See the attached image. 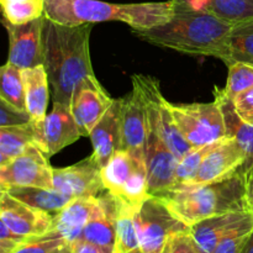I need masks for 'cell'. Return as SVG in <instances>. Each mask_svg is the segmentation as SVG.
<instances>
[{
  "label": "cell",
  "mask_w": 253,
  "mask_h": 253,
  "mask_svg": "<svg viewBox=\"0 0 253 253\" xmlns=\"http://www.w3.org/2000/svg\"><path fill=\"white\" fill-rule=\"evenodd\" d=\"M235 111L246 123L253 125V88L241 91L232 98Z\"/></svg>",
  "instance_id": "obj_36"
},
{
  "label": "cell",
  "mask_w": 253,
  "mask_h": 253,
  "mask_svg": "<svg viewBox=\"0 0 253 253\" xmlns=\"http://www.w3.org/2000/svg\"><path fill=\"white\" fill-rule=\"evenodd\" d=\"M175 6L205 12L230 24L253 19V0H170Z\"/></svg>",
  "instance_id": "obj_22"
},
{
  "label": "cell",
  "mask_w": 253,
  "mask_h": 253,
  "mask_svg": "<svg viewBox=\"0 0 253 253\" xmlns=\"http://www.w3.org/2000/svg\"><path fill=\"white\" fill-rule=\"evenodd\" d=\"M53 169L48 157L30 145L24 153L0 167V190L10 187L53 188Z\"/></svg>",
  "instance_id": "obj_8"
},
{
  "label": "cell",
  "mask_w": 253,
  "mask_h": 253,
  "mask_svg": "<svg viewBox=\"0 0 253 253\" xmlns=\"http://www.w3.org/2000/svg\"><path fill=\"white\" fill-rule=\"evenodd\" d=\"M216 145L217 142L202 146V147H193L189 152H187L180 158L177 166V170H175V182H177L175 188L189 184L194 179L204 158Z\"/></svg>",
  "instance_id": "obj_30"
},
{
  "label": "cell",
  "mask_w": 253,
  "mask_h": 253,
  "mask_svg": "<svg viewBox=\"0 0 253 253\" xmlns=\"http://www.w3.org/2000/svg\"><path fill=\"white\" fill-rule=\"evenodd\" d=\"M0 1H7V0H0Z\"/></svg>",
  "instance_id": "obj_42"
},
{
  "label": "cell",
  "mask_w": 253,
  "mask_h": 253,
  "mask_svg": "<svg viewBox=\"0 0 253 253\" xmlns=\"http://www.w3.org/2000/svg\"><path fill=\"white\" fill-rule=\"evenodd\" d=\"M32 126L35 145L47 157H52L83 136L71 108L62 103H53L51 113L43 120L32 123Z\"/></svg>",
  "instance_id": "obj_9"
},
{
  "label": "cell",
  "mask_w": 253,
  "mask_h": 253,
  "mask_svg": "<svg viewBox=\"0 0 253 253\" xmlns=\"http://www.w3.org/2000/svg\"><path fill=\"white\" fill-rule=\"evenodd\" d=\"M158 198L189 227L216 215L249 210L246 179L242 174L208 184L183 185Z\"/></svg>",
  "instance_id": "obj_4"
},
{
  "label": "cell",
  "mask_w": 253,
  "mask_h": 253,
  "mask_svg": "<svg viewBox=\"0 0 253 253\" xmlns=\"http://www.w3.org/2000/svg\"><path fill=\"white\" fill-rule=\"evenodd\" d=\"M91 24L61 25L44 16L43 67L48 76L53 103L69 106L76 86L94 76L90 61Z\"/></svg>",
  "instance_id": "obj_1"
},
{
  "label": "cell",
  "mask_w": 253,
  "mask_h": 253,
  "mask_svg": "<svg viewBox=\"0 0 253 253\" xmlns=\"http://www.w3.org/2000/svg\"><path fill=\"white\" fill-rule=\"evenodd\" d=\"M67 244V240L59 232L52 230L42 236L29 237L12 253H53Z\"/></svg>",
  "instance_id": "obj_31"
},
{
  "label": "cell",
  "mask_w": 253,
  "mask_h": 253,
  "mask_svg": "<svg viewBox=\"0 0 253 253\" xmlns=\"http://www.w3.org/2000/svg\"><path fill=\"white\" fill-rule=\"evenodd\" d=\"M29 237L15 234L5 224L0 222V253H12Z\"/></svg>",
  "instance_id": "obj_37"
},
{
  "label": "cell",
  "mask_w": 253,
  "mask_h": 253,
  "mask_svg": "<svg viewBox=\"0 0 253 253\" xmlns=\"http://www.w3.org/2000/svg\"><path fill=\"white\" fill-rule=\"evenodd\" d=\"M30 145H35L32 123L29 125L0 127V167L24 153Z\"/></svg>",
  "instance_id": "obj_25"
},
{
  "label": "cell",
  "mask_w": 253,
  "mask_h": 253,
  "mask_svg": "<svg viewBox=\"0 0 253 253\" xmlns=\"http://www.w3.org/2000/svg\"><path fill=\"white\" fill-rule=\"evenodd\" d=\"M246 155L234 137H225L204 158L194 179L187 185L208 184L244 174Z\"/></svg>",
  "instance_id": "obj_12"
},
{
  "label": "cell",
  "mask_w": 253,
  "mask_h": 253,
  "mask_svg": "<svg viewBox=\"0 0 253 253\" xmlns=\"http://www.w3.org/2000/svg\"><path fill=\"white\" fill-rule=\"evenodd\" d=\"M53 253H73V252H72L71 244H67V245H64L63 247H61V249H58L56 252H53Z\"/></svg>",
  "instance_id": "obj_41"
},
{
  "label": "cell",
  "mask_w": 253,
  "mask_h": 253,
  "mask_svg": "<svg viewBox=\"0 0 253 253\" xmlns=\"http://www.w3.org/2000/svg\"><path fill=\"white\" fill-rule=\"evenodd\" d=\"M253 88V66L246 63H234L229 66V77L224 90L230 98L241 91Z\"/></svg>",
  "instance_id": "obj_32"
},
{
  "label": "cell",
  "mask_w": 253,
  "mask_h": 253,
  "mask_svg": "<svg viewBox=\"0 0 253 253\" xmlns=\"http://www.w3.org/2000/svg\"><path fill=\"white\" fill-rule=\"evenodd\" d=\"M44 15L22 25H12L2 21L9 35L7 62L20 69H29L43 64Z\"/></svg>",
  "instance_id": "obj_13"
},
{
  "label": "cell",
  "mask_w": 253,
  "mask_h": 253,
  "mask_svg": "<svg viewBox=\"0 0 253 253\" xmlns=\"http://www.w3.org/2000/svg\"><path fill=\"white\" fill-rule=\"evenodd\" d=\"M132 83L140 86L145 98L150 130L167 145L178 160H180L193 147L178 130L170 111L169 101L166 100L161 91L160 82L150 76L135 74L132 76Z\"/></svg>",
  "instance_id": "obj_6"
},
{
  "label": "cell",
  "mask_w": 253,
  "mask_h": 253,
  "mask_svg": "<svg viewBox=\"0 0 253 253\" xmlns=\"http://www.w3.org/2000/svg\"><path fill=\"white\" fill-rule=\"evenodd\" d=\"M114 101L115 99L106 93L95 74L84 78L76 86L69 108L84 137H89L94 126L105 115Z\"/></svg>",
  "instance_id": "obj_11"
},
{
  "label": "cell",
  "mask_w": 253,
  "mask_h": 253,
  "mask_svg": "<svg viewBox=\"0 0 253 253\" xmlns=\"http://www.w3.org/2000/svg\"><path fill=\"white\" fill-rule=\"evenodd\" d=\"M135 158L127 151L120 150L113 156L108 165L101 168V177L106 192L110 193L113 197H118L128 178L132 174L136 163Z\"/></svg>",
  "instance_id": "obj_27"
},
{
  "label": "cell",
  "mask_w": 253,
  "mask_h": 253,
  "mask_svg": "<svg viewBox=\"0 0 253 253\" xmlns=\"http://www.w3.org/2000/svg\"><path fill=\"white\" fill-rule=\"evenodd\" d=\"M241 253H253V231L251 232V235H250L249 240H247L246 245H245Z\"/></svg>",
  "instance_id": "obj_40"
},
{
  "label": "cell",
  "mask_w": 253,
  "mask_h": 253,
  "mask_svg": "<svg viewBox=\"0 0 253 253\" xmlns=\"http://www.w3.org/2000/svg\"><path fill=\"white\" fill-rule=\"evenodd\" d=\"M0 2L2 7V21L9 24H27L43 16L44 0H7Z\"/></svg>",
  "instance_id": "obj_29"
},
{
  "label": "cell",
  "mask_w": 253,
  "mask_h": 253,
  "mask_svg": "<svg viewBox=\"0 0 253 253\" xmlns=\"http://www.w3.org/2000/svg\"><path fill=\"white\" fill-rule=\"evenodd\" d=\"M234 63L253 66V19L239 22L232 26L227 44V67Z\"/></svg>",
  "instance_id": "obj_26"
},
{
  "label": "cell",
  "mask_w": 253,
  "mask_h": 253,
  "mask_svg": "<svg viewBox=\"0 0 253 253\" xmlns=\"http://www.w3.org/2000/svg\"><path fill=\"white\" fill-rule=\"evenodd\" d=\"M53 188L71 198L99 197L106 192L101 168L93 156L69 167L54 168Z\"/></svg>",
  "instance_id": "obj_15"
},
{
  "label": "cell",
  "mask_w": 253,
  "mask_h": 253,
  "mask_svg": "<svg viewBox=\"0 0 253 253\" xmlns=\"http://www.w3.org/2000/svg\"><path fill=\"white\" fill-rule=\"evenodd\" d=\"M253 231V215L217 244L211 253H241Z\"/></svg>",
  "instance_id": "obj_33"
},
{
  "label": "cell",
  "mask_w": 253,
  "mask_h": 253,
  "mask_svg": "<svg viewBox=\"0 0 253 253\" xmlns=\"http://www.w3.org/2000/svg\"><path fill=\"white\" fill-rule=\"evenodd\" d=\"M116 217H118L116 199L109 192L103 193L98 197L95 211L86 224L79 240H85L105 249L115 250Z\"/></svg>",
  "instance_id": "obj_19"
},
{
  "label": "cell",
  "mask_w": 253,
  "mask_h": 253,
  "mask_svg": "<svg viewBox=\"0 0 253 253\" xmlns=\"http://www.w3.org/2000/svg\"><path fill=\"white\" fill-rule=\"evenodd\" d=\"M162 253H200V251L188 230L173 234L166 242Z\"/></svg>",
  "instance_id": "obj_35"
},
{
  "label": "cell",
  "mask_w": 253,
  "mask_h": 253,
  "mask_svg": "<svg viewBox=\"0 0 253 253\" xmlns=\"http://www.w3.org/2000/svg\"><path fill=\"white\" fill-rule=\"evenodd\" d=\"M179 160L165 142L150 130L145 147L148 192L151 197H162L174 189L175 170Z\"/></svg>",
  "instance_id": "obj_16"
},
{
  "label": "cell",
  "mask_w": 253,
  "mask_h": 253,
  "mask_svg": "<svg viewBox=\"0 0 253 253\" xmlns=\"http://www.w3.org/2000/svg\"><path fill=\"white\" fill-rule=\"evenodd\" d=\"M43 15L51 21L68 26L104 21L125 22L132 30L161 26L174 15V2L114 4L101 0H44Z\"/></svg>",
  "instance_id": "obj_3"
},
{
  "label": "cell",
  "mask_w": 253,
  "mask_h": 253,
  "mask_svg": "<svg viewBox=\"0 0 253 253\" xmlns=\"http://www.w3.org/2000/svg\"><path fill=\"white\" fill-rule=\"evenodd\" d=\"M22 78L26 94V109L31 115L32 123L43 120L47 115L46 110L51 93L48 76L43 64L22 69Z\"/></svg>",
  "instance_id": "obj_23"
},
{
  "label": "cell",
  "mask_w": 253,
  "mask_h": 253,
  "mask_svg": "<svg viewBox=\"0 0 253 253\" xmlns=\"http://www.w3.org/2000/svg\"><path fill=\"white\" fill-rule=\"evenodd\" d=\"M253 212L232 211L209 217L189 227V232L200 253H211L222 239L250 219Z\"/></svg>",
  "instance_id": "obj_18"
},
{
  "label": "cell",
  "mask_w": 253,
  "mask_h": 253,
  "mask_svg": "<svg viewBox=\"0 0 253 253\" xmlns=\"http://www.w3.org/2000/svg\"><path fill=\"white\" fill-rule=\"evenodd\" d=\"M71 247L73 253H114V250L105 249L85 240H77L71 244Z\"/></svg>",
  "instance_id": "obj_38"
},
{
  "label": "cell",
  "mask_w": 253,
  "mask_h": 253,
  "mask_svg": "<svg viewBox=\"0 0 253 253\" xmlns=\"http://www.w3.org/2000/svg\"><path fill=\"white\" fill-rule=\"evenodd\" d=\"M175 125L192 147H202L226 137L224 114L219 103L172 104Z\"/></svg>",
  "instance_id": "obj_5"
},
{
  "label": "cell",
  "mask_w": 253,
  "mask_h": 253,
  "mask_svg": "<svg viewBox=\"0 0 253 253\" xmlns=\"http://www.w3.org/2000/svg\"><path fill=\"white\" fill-rule=\"evenodd\" d=\"M246 179V199L249 210L253 212V168L245 177Z\"/></svg>",
  "instance_id": "obj_39"
},
{
  "label": "cell",
  "mask_w": 253,
  "mask_h": 253,
  "mask_svg": "<svg viewBox=\"0 0 253 253\" xmlns=\"http://www.w3.org/2000/svg\"><path fill=\"white\" fill-rule=\"evenodd\" d=\"M98 205V197L74 198L53 217V230L59 232L68 244L82 237L86 224Z\"/></svg>",
  "instance_id": "obj_20"
},
{
  "label": "cell",
  "mask_w": 253,
  "mask_h": 253,
  "mask_svg": "<svg viewBox=\"0 0 253 253\" xmlns=\"http://www.w3.org/2000/svg\"><path fill=\"white\" fill-rule=\"evenodd\" d=\"M121 100V150L127 151L135 160L145 161L150 126L146 101L140 86L132 83L131 93Z\"/></svg>",
  "instance_id": "obj_10"
},
{
  "label": "cell",
  "mask_w": 253,
  "mask_h": 253,
  "mask_svg": "<svg viewBox=\"0 0 253 253\" xmlns=\"http://www.w3.org/2000/svg\"><path fill=\"white\" fill-rule=\"evenodd\" d=\"M32 123L31 115L27 110H21L7 101L0 99V127L22 126Z\"/></svg>",
  "instance_id": "obj_34"
},
{
  "label": "cell",
  "mask_w": 253,
  "mask_h": 253,
  "mask_svg": "<svg viewBox=\"0 0 253 253\" xmlns=\"http://www.w3.org/2000/svg\"><path fill=\"white\" fill-rule=\"evenodd\" d=\"M232 26L234 24L210 14L174 5V15L169 21L152 29L133 30V34L156 46L192 56L214 57L225 63Z\"/></svg>",
  "instance_id": "obj_2"
},
{
  "label": "cell",
  "mask_w": 253,
  "mask_h": 253,
  "mask_svg": "<svg viewBox=\"0 0 253 253\" xmlns=\"http://www.w3.org/2000/svg\"><path fill=\"white\" fill-rule=\"evenodd\" d=\"M0 77H1L0 99L7 101L11 105L21 109V110H27L22 69L6 62L1 67Z\"/></svg>",
  "instance_id": "obj_28"
},
{
  "label": "cell",
  "mask_w": 253,
  "mask_h": 253,
  "mask_svg": "<svg viewBox=\"0 0 253 253\" xmlns=\"http://www.w3.org/2000/svg\"><path fill=\"white\" fill-rule=\"evenodd\" d=\"M121 99H115L105 115L91 130L90 137L93 145V157L100 168L105 167L118 151L121 150Z\"/></svg>",
  "instance_id": "obj_17"
},
{
  "label": "cell",
  "mask_w": 253,
  "mask_h": 253,
  "mask_svg": "<svg viewBox=\"0 0 253 253\" xmlns=\"http://www.w3.org/2000/svg\"><path fill=\"white\" fill-rule=\"evenodd\" d=\"M54 215L31 207L7 192L0 193V222L25 237L42 236L53 230Z\"/></svg>",
  "instance_id": "obj_14"
},
{
  "label": "cell",
  "mask_w": 253,
  "mask_h": 253,
  "mask_svg": "<svg viewBox=\"0 0 253 253\" xmlns=\"http://www.w3.org/2000/svg\"><path fill=\"white\" fill-rule=\"evenodd\" d=\"M4 192H7L11 197L52 215L61 211L72 199H74L54 188L10 187L4 189Z\"/></svg>",
  "instance_id": "obj_24"
},
{
  "label": "cell",
  "mask_w": 253,
  "mask_h": 253,
  "mask_svg": "<svg viewBox=\"0 0 253 253\" xmlns=\"http://www.w3.org/2000/svg\"><path fill=\"white\" fill-rule=\"evenodd\" d=\"M135 222L142 253H162L173 234L189 230L158 197H150L140 205L135 212Z\"/></svg>",
  "instance_id": "obj_7"
},
{
  "label": "cell",
  "mask_w": 253,
  "mask_h": 253,
  "mask_svg": "<svg viewBox=\"0 0 253 253\" xmlns=\"http://www.w3.org/2000/svg\"><path fill=\"white\" fill-rule=\"evenodd\" d=\"M214 99L219 103L224 114L225 127H226L227 137H234L244 150L246 155V165H245L244 174L253 168V125L242 120L235 111L232 99L225 93L224 89L214 88Z\"/></svg>",
  "instance_id": "obj_21"
}]
</instances>
